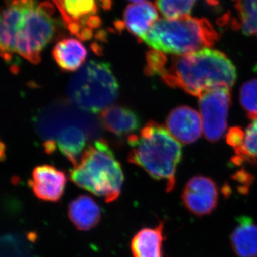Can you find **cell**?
Instances as JSON below:
<instances>
[{
  "label": "cell",
  "mask_w": 257,
  "mask_h": 257,
  "mask_svg": "<svg viewBox=\"0 0 257 257\" xmlns=\"http://www.w3.org/2000/svg\"><path fill=\"white\" fill-rule=\"evenodd\" d=\"M162 78L170 87L199 97L216 88L230 89L236 82V70L223 52L204 48L174 58Z\"/></svg>",
  "instance_id": "obj_1"
},
{
  "label": "cell",
  "mask_w": 257,
  "mask_h": 257,
  "mask_svg": "<svg viewBox=\"0 0 257 257\" xmlns=\"http://www.w3.org/2000/svg\"><path fill=\"white\" fill-rule=\"evenodd\" d=\"M131 147L128 161L143 168L152 178L164 181L166 191L175 187L176 172L182 160V145L167 127L150 121L140 131L128 138Z\"/></svg>",
  "instance_id": "obj_2"
},
{
  "label": "cell",
  "mask_w": 257,
  "mask_h": 257,
  "mask_svg": "<svg viewBox=\"0 0 257 257\" xmlns=\"http://www.w3.org/2000/svg\"><path fill=\"white\" fill-rule=\"evenodd\" d=\"M70 179L79 187L110 203L119 197L124 177L108 143L99 140L84 152L78 165L71 171Z\"/></svg>",
  "instance_id": "obj_3"
},
{
  "label": "cell",
  "mask_w": 257,
  "mask_h": 257,
  "mask_svg": "<svg viewBox=\"0 0 257 257\" xmlns=\"http://www.w3.org/2000/svg\"><path fill=\"white\" fill-rule=\"evenodd\" d=\"M219 39V34L207 19L184 18L159 19L143 41L162 53L184 55L210 48Z\"/></svg>",
  "instance_id": "obj_4"
},
{
  "label": "cell",
  "mask_w": 257,
  "mask_h": 257,
  "mask_svg": "<svg viewBox=\"0 0 257 257\" xmlns=\"http://www.w3.org/2000/svg\"><path fill=\"white\" fill-rule=\"evenodd\" d=\"M50 2L27 0L19 15L14 32L13 52L33 64L55 35L57 21Z\"/></svg>",
  "instance_id": "obj_5"
},
{
  "label": "cell",
  "mask_w": 257,
  "mask_h": 257,
  "mask_svg": "<svg viewBox=\"0 0 257 257\" xmlns=\"http://www.w3.org/2000/svg\"><path fill=\"white\" fill-rule=\"evenodd\" d=\"M119 89L109 64L90 61L71 79L67 93L69 100L79 109L97 113L110 106Z\"/></svg>",
  "instance_id": "obj_6"
},
{
  "label": "cell",
  "mask_w": 257,
  "mask_h": 257,
  "mask_svg": "<svg viewBox=\"0 0 257 257\" xmlns=\"http://www.w3.org/2000/svg\"><path fill=\"white\" fill-rule=\"evenodd\" d=\"M199 104L204 135L210 142L217 141L227 127L231 104L229 88L218 87L204 93L199 96Z\"/></svg>",
  "instance_id": "obj_7"
},
{
  "label": "cell",
  "mask_w": 257,
  "mask_h": 257,
  "mask_svg": "<svg viewBox=\"0 0 257 257\" xmlns=\"http://www.w3.org/2000/svg\"><path fill=\"white\" fill-rule=\"evenodd\" d=\"M60 10L69 30L79 38H90L92 29L100 24L95 15L96 0H52Z\"/></svg>",
  "instance_id": "obj_8"
},
{
  "label": "cell",
  "mask_w": 257,
  "mask_h": 257,
  "mask_svg": "<svg viewBox=\"0 0 257 257\" xmlns=\"http://www.w3.org/2000/svg\"><path fill=\"white\" fill-rule=\"evenodd\" d=\"M182 200L186 209L194 215H210L217 207L219 189L212 179L195 176L184 187Z\"/></svg>",
  "instance_id": "obj_9"
},
{
  "label": "cell",
  "mask_w": 257,
  "mask_h": 257,
  "mask_svg": "<svg viewBox=\"0 0 257 257\" xmlns=\"http://www.w3.org/2000/svg\"><path fill=\"white\" fill-rule=\"evenodd\" d=\"M67 183V177L54 166L44 165L34 169L29 185L38 199L57 202L62 198Z\"/></svg>",
  "instance_id": "obj_10"
},
{
  "label": "cell",
  "mask_w": 257,
  "mask_h": 257,
  "mask_svg": "<svg viewBox=\"0 0 257 257\" xmlns=\"http://www.w3.org/2000/svg\"><path fill=\"white\" fill-rule=\"evenodd\" d=\"M167 128L179 143L191 144L202 135V118L197 111L189 106L175 108L167 116Z\"/></svg>",
  "instance_id": "obj_11"
},
{
  "label": "cell",
  "mask_w": 257,
  "mask_h": 257,
  "mask_svg": "<svg viewBox=\"0 0 257 257\" xmlns=\"http://www.w3.org/2000/svg\"><path fill=\"white\" fill-rule=\"evenodd\" d=\"M158 11L150 2L132 3L125 10L123 23L130 33L142 40L158 21Z\"/></svg>",
  "instance_id": "obj_12"
},
{
  "label": "cell",
  "mask_w": 257,
  "mask_h": 257,
  "mask_svg": "<svg viewBox=\"0 0 257 257\" xmlns=\"http://www.w3.org/2000/svg\"><path fill=\"white\" fill-rule=\"evenodd\" d=\"M103 126L108 131L117 135H133L140 126L138 115L132 109L121 106H111L101 114Z\"/></svg>",
  "instance_id": "obj_13"
},
{
  "label": "cell",
  "mask_w": 257,
  "mask_h": 257,
  "mask_svg": "<svg viewBox=\"0 0 257 257\" xmlns=\"http://www.w3.org/2000/svg\"><path fill=\"white\" fill-rule=\"evenodd\" d=\"M230 243L238 257H257V224L251 217L238 219L230 236Z\"/></svg>",
  "instance_id": "obj_14"
},
{
  "label": "cell",
  "mask_w": 257,
  "mask_h": 257,
  "mask_svg": "<svg viewBox=\"0 0 257 257\" xmlns=\"http://www.w3.org/2000/svg\"><path fill=\"white\" fill-rule=\"evenodd\" d=\"M164 223L139 231L131 241L133 257H164Z\"/></svg>",
  "instance_id": "obj_15"
},
{
  "label": "cell",
  "mask_w": 257,
  "mask_h": 257,
  "mask_svg": "<svg viewBox=\"0 0 257 257\" xmlns=\"http://www.w3.org/2000/svg\"><path fill=\"white\" fill-rule=\"evenodd\" d=\"M68 215L77 229L89 231L95 227L100 221L101 211L92 197L81 195L69 204Z\"/></svg>",
  "instance_id": "obj_16"
},
{
  "label": "cell",
  "mask_w": 257,
  "mask_h": 257,
  "mask_svg": "<svg viewBox=\"0 0 257 257\" xmlns=\"http://www.w3.org/2000/svg\"><path fill=\"white\" fill-rule=\"evenodd\" d=\"M52 55L61 69L67 72H74L85 62L87 51L79 40L67 38L57 42Z\"/></svg>",
  "instance_id": "obj_17"
},
{
  "label": "cell",
  "mask_w": 257,
  "mask_h": 257,
  "mask_svg": "<svg viewBox=\"0 0 257 257\" xmlns=\"http://www.w3.org/2000/svg\"><path fill=\"white\" fill-rule=\"evenodd\" d=\"M55 143L61 153L75 167L85 152L87 138L85 133L78 126H69L59 133Z\"/></svg>",
  "instance_id": "obj_18"
},
{
  "label": "cell",
  "mask_w": 257,
  "mask_h": 257,
  "mask_svg": "<svg viewBox=\"0 0 257 257\" xmlns=\"http://www.w3.org/2000/svg\"><path fill=\"white\" fill-rule=\"evenodd\" d=\"M237 20L234 25L244 35L257 37V0H234Z\"/></svg>",
  "instance_id": "obj_19"
},
{
  "label": "cell",
  "mask_w": 257,
  "mask_h": 257,
  "mask_svg": "<svg viewBox=\"0 0 257 257\" xmlns=\"http://www.w3.org/2000/svg\"><path fill=\"white\" fill-rule=\"evenodd\" d=\"M234 162L242 161L252 162L257 159V119H253L246 128L241 146L236 149Z\"/></svg>",
  "instance_id": "obj_20"
},
{
  "label": "cell",
  "mask_w": 257,
  "mask_h": 257,
  "mask_svg": "<svg viewBox=\"0 0 257 257\" xmlns=\"http://www.w3.org/2000/svg\"><path fill=\"white\" fill-rule=\"evenodd\" d=\"M197 0H156V7L169 20L189 16Z\"/></svg>",
  "instance_id": "obj_21"
},
{
  "label": "cell",
  "mask_w": 257,
  "mask_h": 257,
  "mask_svg": "<svg viewBox=\"0 0 257 257\" xmlns=\"http://www.w3.org/2000/svg\"><path fill=\"white\" fill-rule=\"evenodd\" d=\"M240 103L250 119H257V79L243 84L240 90Z\"/></svg>",
  "instance_id": "obj_22"
},
{
  "label": "cell",
  "mask_w": 257,
  "mask_h": 257,
  "mask_svg": "<svg viewBox=\"0 0 257 257\" xmlns=\"http://www.w3.org/2000/svg\"><path fill=\"white\" fill-rule=\"evenodd\" d=\"M167 57L165 53L157 50H152L147 55V73L150 75L158 74L162 77L166 70Z\"/></svg>",
  "instance_id": "obj_23"
},
{
  "label": "cell",
  "mask_w": 257,
  "mask_h": 257,
  "mask_svg": "<svg viewBox=\"0 0 257 257\" xmlns=\"http://www.w3.org/2000/svg\"><path fill=\"white\" fill-rule=\"evenodd\" d=\"M244 133L239 127H234L229 130L227 135V143L231 146L237 148L243 143Z\"/></svg>",
  "instance_id": "obj_24"
},
{
  "label": "cell",
  "mask_w": 257,
  "mask_h": 257,
  "mask_svg": "<svg viewBox=\"0 0 257 257\" xmlns=\"http://www.w3.org/2000/svg\"><path fill=\"white\" fill-rule=\"evenodd\" d=\"M133 3H141V2H146L147 0H128Z\"/></svg>",
  "instance_id": "obj_25"
},
{
  "label": "cell",
  "mask_w": 257,
  "mask_h": 257,
  "mask_svg": "<svg viewBox=\"0 0 257 257\" xmlns=\"http://www.w3.org/2000/svg\"><path fill=\"white\" fill-rule=\"evenodd\" d=\"M255 70H256L257 71V64H256V67H255Z\"/></svg>",
  "instance_id": "obj_26"
}]
</instances>
